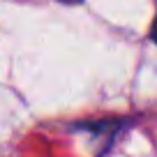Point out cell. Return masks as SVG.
<instances>
[{
  "mask_svg": "<svg viewBox=\"0 0 157 157\" xmlns=\"http://www.w3.org/2000/svg\"><path fill=\"white\" fill-rule=\"evenodd\" d=\"M150 39L157 44V19H155V23H152V28H150Z\"/></svg>",
  "mask_w": 157,
  "mask_h": 157,
  "instance_id": "cell-1",
  "label": "cell"
},
{
  "mask_svg": "<svg viewBox=\"0 0 157 157\" xmlns=\"http://www.w3.org/2000/svg\"><path fill=\"white\" fill-rule=\"evenodd\" d=\"M58 2H63V5H78V2H83V0H58Z\"/></svg>",
  "mask_w": 157,
  "mask_h": 157,
  "instance_id": "cell-2",
  "label": "cell"
}]
</instances>
